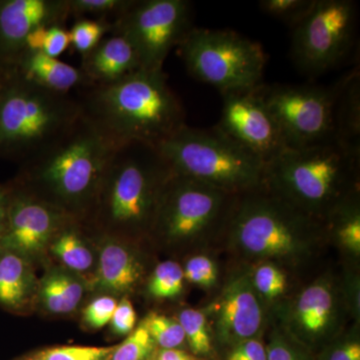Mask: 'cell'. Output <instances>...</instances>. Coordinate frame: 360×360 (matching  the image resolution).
I'll return each mask as SVG.
<instances>
[{"label":"cell","mask_w":360,"mask_h":360,"mask_svg":"<svg viewBox=\"0 0 360 360\" xmlns=\"http://www.w3.org/2000/svg\"><path fill=\"white\" fill-rule=\"evenodd\" d=\"M155 360H196L193 356L186 354L184 350L177 349H162L156 356Z\"/></svg>","instance_id":"43"},{"label":"cell","mask_w":360,"mask_h":360,"mask_svg":"<svg viewBox=\"0 0 360 360\" xmlns=\"http://www.w3.org/2000/svg\"><path fill=\"white\" fill-rule=\"evenodd\" d=\"M47 28L49 27H39L30 32L25 39V51L32 52L44 51Z\"/></svg>","instance_id":"41"},{"label":"cell","mask_w":360,"mask_h":360,"mask_svg":"<svg viewBox=\"0 0 360 360\" xmlns=\"http://www.w3.org/2000/svg\"><path fill=\"white\" fill-rule=\"evenodd\" d=\"M179 51L188 72L220 94L262 84L267 60L264 49L238 32L193 27Z\"/></svg>","instance_id":"8"},{"label":"cell","mask_w":360,"mask_h":360,"mask_svg":"<svg viewBox=\"0 0 360 360\" xmlns=\"http://www.w3.org/2000/svg\"><path fill=\"white\" fill-rule=\"evenodd\" d=\"M184 269L172 260L161 262L149 279L148 291L156 298H174L184 290Z\"/></svg>","instance_id":"27"},{"label":"cell","mask_w":360,"mask_h":360,"mask_svg":"<svg viewBox=\"0 0 360 360\" xmlns=\"http://www.w3.org/2000/svg\"><path fill=\"white\" fill-rule=\"evenodd\" d=\"M174 174L239 195L264 186V163L217 127L184 124L155 146Z\"/></svg>","instance_id":"5"},{"label":"cell","mask_w":360,"mask_h":360,"mask_svg":"<svg viewBox=\"0 0 360 360\" xmlns=\"http://www.w3.org/2000/svg\"><path fill=\"white\" fill-rule=\"evenodd\" d=\"M236 196L174 172L161 194L153 224L172 243L206 238L226 227Z\"/></svg>","instance_id":"10"},{"label":"cell","mask_w":360,"mask_h":360,"mask_svg":"<svg viewBox=\"0 0 360 360\" xmlns=\"http://www.w3.org/2000/svg\"><path fill=\"white\" fill-rule=\"evenodd\" d=\"M232 243L255 258H293L321 231V221L264 186L236 196L226 227Z\"/></svg>","instance_id":"6"},{"label":"cell","mask_w":360,"mask_h":360,"mask_svg":"<svg viewBox=\"0 0 360 360\" xmlns=\"http://www.w3.org/2000/svg\"><path fill=\"white\" fill-rule=\"evenodd\" d=\"M40 293L44 304L49 311L68 314L79 304L84 296V286L68 274L53 272L45 277Z\"/></svg>","instance_id":"23"},{"label":"cell","mask_w":360,"mask_h":360,"mask_svg":"<svg viewBox=\"0 0 360 360\" xmlns=\"http://www.w3.org/2000/svg\"><path fill=\"white\" fill-rule=\"evenodd\" d=\"M11 187L0 186V240L6 231L9 203H11Z\"/></svg>","instance_id":"42"},{"label":"cell","mask_w":360,"mask_h":360,"mask_svg":"<svg viewBox=\"0 0 360 360\" xmlns=\"http://www.w3.org/2000/svg\"><path fill=\"white\" fill-rule=\"evenodd\" d=\"M115 347H52L33 354L27 360H108Z\"/></svg>","instance_id":"31"},{"label":"cell","mask_w":360,"mask_h":360,"mask_svg":"<svg viewBox=\"0 0 360 360\" xmlns=\"http://www.w3.org/2000/svg\"><path fill=\"white\" fill-rule=\"evenodd\" d=\"M117 148L82 112L65 134L25 161L23 181L44 193L41 200L61 212L84 207L96 200Z\"/></svg>","instance_id":"2"},{"label":"cell","mask_w":360,"mask_h":360,"mask_svg":"<svg viewBox=\"0 0 360 360\" xmlns=\"http://www.w3.org/2000/svg\"><path fill=\"white\" fill-rule=\"evenodd\" d=\"M336 298L326 281H317L300 293L292 310V326L302 338L316 341L335 326Z\"/></svg>","instance_id":"19"},{"label":"cell","mask_w":360,"mask_h":360,"mask_svg":"<svg viewBox=\"0 0 360 360\" xmlns=\"http://www.w3.org/2000/svg\"><path fill=\"white\" fill-rule=\"evenodd\" d=\"M315 0H260V9L267 15L295 28L304 20L314 7Z\"/></svg>","instance_id":"30"},{"label":"cell","mask_w":360,"mask_h":360,"mask_svg":"<svg viewBox=\"0 0 360 360\" xmlns=\"http://www.w3.org/2000/svg\"><path fill=\"white\" fill-rule=\"evenodd\" d=\"M155 341L142 324L115 347L111 360H144L153 352Z\"/></svg>","instance_id":"33"},{"label":"cell","mask_w":360,"mask_h":360,"mask_svg":"<svg viewBox=\"0 0 360 360\" xmlns=\"http://www.w3.org/2000/svg\"><path fill=\"white\" fill-rule=\"evenodd\" d=\"M227 360H266V349L257 340L243 341L229 352Z\"/></svg>","instance_id":"38"},{"label":"cell","mask_w":360,"mask_h":360,"mask_svg":"<svg viewBox=\"0 0 360 360\" xmlns=\"http://www.w3.org/2000/svg\"><path fill=\"white\" fill-rule=\"evenodd\" d=\"M79 101L25 82L7 70L0 89V155L25 162L70 129Z\"/></svg>","instance_id":"4"},{"label":"cell","mask_w":360,"mask_h":360,"mask_svg":"<svg viewBox=\"0 0 360 360\" xmlns=\"http://www.w3.org/2000/svg\"><path fill=\"white\" fill-rule=\"evenodd\" d=\"M259 86L221 94V115L215 127L265 165L286 146Z\"/></svg>","instance_id":"13"},{"label":"cell","mask_w":360,"mask_h":360,"mask_svg":"<svg viewBox=\"0 0 360 360\" xmlns=\"http://www.w3.org/2000/svg\"><path fill=\"white\" fill-rule=\"evenodd\" d=\"M193 27L191 4L186 0H134L113 21L110 32L131 42L143 70H160Z\"/></svg>","instance_id":"12"},{"label":"cell","mask_w":360,"mask_h":360,"mask_svg":"<svg viewBox=\"0 0 360 360\" xmlns=\"http://www.w3.org/2000/svg\"><path fill=\"white\" fill-rule=\"evenodd\" d=\"M134 0H68L70 15L82 18L85 15L96 16L97 20H103L110 23L122 15ZM111 22V25H112Z\"/></svg>","instance_id":"29"},{"label":"cell","mask_w":360,"mask_h":360,"mask_svg":"<svg viewBox=\"0 0 360 360\" xmlns=\"http://www.w3.org/2000/svg\"><path fill=\"white\" fill-rule=\"evenodd\" d=\"M141 324L148 331L155 343H158L162 349H174L186 340L184 329L179 321L170 319L167 315L151 312Z\"/></svg>","instance_id":"28"},{"label":"cell","mask_w":360,"mask_h":360,"mask_svg":"<svg viewBox=\"0 0 360 360\" xmlns=\"http://www.w3.org/2000/svg\"><path fill=\"white\" fill-rule=\"evenodd\" d=\"M217 329L226 342L255 340L264 326V307L251 277L241 276L225 286L217 307Z\"/></svg>","instance_id":"16"},{"label":"cell","mask_w":360,"mask_h":360,"mask_svg":"<svg viewBox=\"0 0 360 360\" xmlns=\"http://www.w3.org/2000/svg\"><path fill=\"white\" fill-rule=\"evenodd\" d=\"M141 265L134 255L120 243H108L99 257L98 278L106 290L129 291L141 279Z\"/></svg>","instance_id":"22"},{"label":"cell","mask_w":360,"mask_h":360,"mask_svg":"<svg viewBox=\"0 0 360 360\" xmlns=\"http://www.w3.org/2000/svg\"><path fill=\"white\" fill-rule=\"evenodd\" d=\"M324 360H360L359 340H347L335 345Z\"/></svg>","instance_id":"40"},{"label":"cell","mask_w":360,"mask_h":360,"mask_svg":"<svg viewBox=\"0 0 360 360\" xmlns=\"http://www.w3.org/2000/svg\"><path fill=\"white\" fill-rule=\"evenodd\" d=\"M172 174L155 146L141 142L122 144L111 156L94 201L99 200L111 224H150Z\"/></svg>","instance_id":"7"},{"label":"cell","mask_w":360,"mask_h":360,"mask_svg":"<svg viewBox=\"0 0 360 360\" xmlns=\"http://www.w3.org/2000/svg\"><path fill=\"white\" fill-rule=\"evenodd\" d=\"M70 15L68 0H0V65H14L33 30L65 25Z\"/></svg>","instance_id":"15"},{"label":"cell","mask_w":360,"mask_h":360,"mask_svg":"<svg viewBox=\"0 0 360 360\" xmlns=\"http://www.w3.org/2000/svg\"><path fill=\"white\" fill-rule=\"evenodd\" d=\"M51 250L63 264L75 271H85L94 264L91 251L72 227L59 233Z\"/></svg>","instance_id":"24"},{"label":"cell","mask_w":360,"mask_h":360,"mask_svg":"<svg viewBox=\"0 0 360 360\" xmlns=\"http://www.w3.org/2000/svg\"><path fill=\"white\" fill-rule=\"evenodd\" d=\"M359 160L338 143L288 148L264 165V186L309 217L326 219L356 189Z\"/></svg>","instance_id":"3"},{"label":"cell","mask_w":360,"mask_h":360,"mask_svg":"<svg viewBox=\"0 0 360 360\" xmlns=\"http://www.w3.org/2000/svg\"><path fill=\"white\" fill-rule=\"evenodd\" d=\"M110 323L113 331L117 335H129L134 331L136 323V312L127 298H123L122 302L117 303Z\"/></svg>","instance_id":"36"},{"label":"cell","mask_w":360,"mask_h":360,"mask_svg":"<svg viewBox=\"0 0 360 360\" xmlns=\"http://www.w3.org/2000/svg\"><path fill=\"white\" fill-rule=\"evenodd\" d=\"M335 143L360 155V77L356 70L340 80L336 103Z\"/></svg>","instance_id":"20"},{"label":"cell","mask_w":360,"mask_h":360,"mask_svg":"<svg viewBox=\"0 0 360 360\" xmlns=\"http://www.w3.org/2000/svg\"><path fill=\"white\" fill-rule=\"evenodd\" d=\"M265 349L266 360H302L295 348L281 336H274Z\"/></svg>","instance_id":"39"},{"label":"cell","mask_w":360,"mask_h":360,"mask_svg":"<svg viewBox=\"0 0 360 360\" xmlns=\"http://www.w3.org/2000/svg\"><path fill=\"white\" fill-rule=\"evenodd\" d=\"M111 23L103 20L78 18L70 30V45L84 58L103 41L104 35L110 32Z\"/></svg>","instance_id":"26"},{"label":"cell","mask_w":360,"mask_h":360,"mask_svg":"<svg viewBox=\"0 0 360 360\" xmlns=\"http://www.w3.org/2000/svg\"><path fill=\"white\" fill-rule=\"evenodd\" d=\"M79 103L84 115L117 146H156L186 124L163 70H141L115 84L87 87Z\"/></svg>","instance_id":"1"},{"label":"cell","mask_w":360,"mask_h":360,"mask_svg":"<svg viewBox=\"0 0 360 360\" xmlns=\"http://www.w3.org/2000/svg\"><path fill=\"white\" fill-rule=\"evenodd\" d=\"M117 302L110 296H101L87 305L84 309V321L94 328H103L110 323Z\"/></svg>","instance_id":"35"},{"label":"cell","mask_w":360,"mask_h":360,"mask_svg":"<svg viewBox=\"0 0 360 360\" xmlns=\"http://www.w3.org/2000/svg\"><path fill=\"white\" fill-rule=\"evenodd\" d=\"M70 45V32L65 25H53L47 28L44 53L51 58H58Z\"/></svg>","instance_id":"37"},{"label":"cell","mask_w":360,"mask_h":360,"mask_svg":"<svg viewBox=\"0 0 360 360\" xmlns=\"http://www.w3.org/2000/svg\"><path fill=\"white\" fill-rule=\"evenodd\" d=\"M356 15L352 0H315L310 13L292 28L290 52L295 65L317 75L340 63L354 45Z\"/></svg>","instance_id":"11"},{"label":"cell","mask_w":360,"mask_h":360,"mask_svg":"<svg viewBox=\"0 0 360 360\" xmlns=\"http://www.w3.org/2000/svg\"><path fill=\"white\" fill-rule=\"evenodd\" d=\"M6 70L0 65V89H1L2 84H4V77H6Z\"/></svg>","instance_id":"44"},{"label":"cell","mask_w":360,"mask_h":360,"mask_svg":"<svg viewBox=\"0 0 360 360\" xmlns=\"http://www.w3.org/2000/svg\"><path fill=\"white\" fill-rule=\"evenodd\" d=\"M65 219V212L58 208L27 191L11 187L6 231L0 248L16 251L25 257L39 252Z\"/></svg>","instance_id":"14"},{"label":"cell","mask_w":360,"mask_h":360,"mask_svg":"<svg viewBox=\"0 0 360 360\" xmlns=\"http://www.w3.org/2000/svg\"><path fill=\"white\" fill-rule=\"evenodd\" d=\"M80 70L89 87H94L120 82L143 68L131 42L120 33H111L82 58Z\"/></svg>","instance_id":"17"},{"label":"cell","mask_w":360,"mask_h":360,"mask_svg":"<svg viewBox=\"0 0 360 360\" xmlns=\"http://www.w3.org/2000/svg\"><path fill=\"white\" fill-rule=\"evenodd\" d=\"M184 279L201 288H212L217 281V267L205 255H195L187 260L184 269Z\"/></svg>","instance_id":"34"},{"label":"cell","mask_w":360,"mask_h":360,"mask_svg":"<svg viewBox=\"0 0 360 360\" xmlns=\"http://www.w3.org/2000/svg\"><path fill=\"white\" fill-rule=\"evenodd\" d=\"M177 321L184 329L191 352L196 355L210 354L212 349V336L205 314L200 310L186 309L180 312Z\"/></svg>","instance_id":"25"},{"label":"cell","mask_w":360,"mask_h":360,"mask_svg":"<svg viewBox=\"0 0 360 360\" xmlns=\"http://www.w3.org/2000/svg\"><path fill=\"white\" fill-rule=\"evenodd\" d=\"M7 70L13 71L25 82L65 96L77 87H89L80 68L51 58L44 52L23 51Z\"/></svg>","instance_id":"18"},{"label":"cell","mask_w":360,"mask_h":360,"mask_svg":"<svg viewBox=\"0 0 360 360\" xmlns=\"http://www.w3.org/2000/svg\"><path fill=\"white\" fill-rule=\"evenodd\" d=\"M340 87V82L330 87L260 84V94L278 125L286 149L335 143Z\"/></svg>","instance_id":"9"},{"label":"cell","mask_w":360,"mask_h":360,"mask_svg":"<svg viewBox=\"0 0 360 360\" xmlns=\"http://www.w3.org/2000/svg\"><path fill=\"white\" fill-rule=\"evenodd\" d=\"M32 291V271L25 255L0 248V305L20 310Z\"/></svg>","instance_id":"21"},{"label":"cell","mask_w":360,"mask_h":360,"mask_svg":"<svg viewBox=\"0 0 360 360\" xmlns=\"http://www.w3.org/2000/svg\"><path fill=\"white\" fill-rule=\"evenodd\" d=\"M258 295L272 300L283 295L286 290V277L276 265L265 264L258 266L251 277Z\"/></svg>","instance_id":"32"}]
</instances>
